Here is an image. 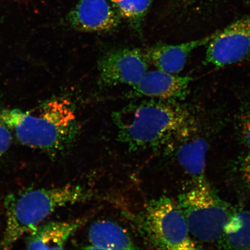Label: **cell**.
Wrapping results in <instances>:
<instances>
[{"label":"cell","mask_w":250,"mask_h":250,"mask_svg":"<svg viewBox=\"0 0 250 250\" xmlns=\"http://www.w3.org/2000/svg\"><path fill=\"white\" fill-rule=\"evenodd\" d=\"M0 118L21 145L51 154L66 148L80 130L73 105L62 98L50 99L32 110L2 109Z\"/></svg>","instance_id":"1"},{"label":"cell","mask_w":250,"mask_h":250,"mask_svg":"<svg viewBox=\"0 0 250 250\" xmlns=\"http://www.w3.org/2000/svg\"><path fill=\"white\" fill-rule=\"evenodd\" d=\"M112 118L118 139L134 151L171 142L191 125L190 112L178 102L155 99L131 103Z\"/></svg>","instance_id":"2"},{"label":"cell","mask_w":250,"mask_h":250,"mask_svg":"<svg viewBox=\"0 0 250 250\" xmlns=\"http://www.w3.org/2000/svg\"><path fill=\"white\" fill-rule=\"evenodd\" d=\"M87 193L79 186L30 188L8 195L4 201L6 225L0 250H8L36 229L53 212L84 201Z\"/></svg>","instance_id":"3"},{"label":"cell","mask_w":250,"mask_h":250,"mask_svg":"<svg viewBox=\"0 0 250 250\" xmlns=\"http://www.w3.org/2000/svg\"><path fill=\"white\" fill-rule=\"evenodd\" d=\"M191 236L204 243L218 242L233 212L207 180L193 184L181 193L177 202Z\"/></svg>","instance_id":"4"},{"label":"cell","mask_w":250,"mask_h":250,"mask_svg":"<svg viewBox=\"0 0 250 250\" xmlns=\"http://www.w3.org/2000/svg\"><path fill=\"white\" fill-rule=\"evenodd\" d=\"M139 227L145 238L156 249H200L190 236L186 218L177 202L167 196L149 202L140 214Z\"/></svg>","instance_id":"5"},{"label":"cell","mask_w":250,"mask_h":250,"mask_svg":"<svg viewBox=\"0 0 250 250\" xmlns=\"http://www.w3.org/2000/svg\"><path fill=\"white\" fill-rule=\"evenodd\" d=\"M149 64L146 52L142 49L111 50L98 62L99 84L103 87L135 86L148 71Z\"/></svg>","instance_id":"6"},{"label":"cell","mask_w":250,"mask_h":250,"mask_svg":"<svg viewBox=\"0 0 250 250\" xmlns=\"http://www.w3.org/2000/svg\"><path fill=\"white\" fill-rule=\"evenodd\" d=\"M206 47V61L224 67L245 60L250 55V14L218 30Z\"/></svg>","instance_id":"7"},{"label":"cell","mask_w":250,"mask_h":250,"mask_svg":"<svg viewBox=\"0 0 250 250\" xmlns=\"http://www.w3.org/2000/svg\"><path fill=\"white\" fill-rule=\"evenodd\" d=\"M120 17L107 0H80L68 14L67 21L80 32L103 33L117 27Z\"/></svg>","instance_id":"8"},{"label":"cell","mask_w":250,"mask_h":250,"mask_svg":"<svg viewBox=\"0 0 250 250\" xmlns=\"http://www.w3.org/2000/svg\"><path fill=\"white\" fill-rule=\"evenodd\" d=\"M193 78L161 70L146 72L142 80L132 87L129 98H148L179 102L186 99Z\"/></svg>","instance_id":"9"},{"label":"cell","mask_w":250,"mask_h":250,"mask_svg":"<svg viewBox=\"0 0 250 250\" xmlns=\"http://www.w3.org/2000/svg\"><path fill=\"white\" fill-rule=\"evenodd\" d=\"M171 142L176 145L174 152L177 163L192 184L206 180V155L208 149L206 140L195 133L190 125Z\"/></svg>","instance_id":"10"},{"label":"cell","mask_w":250,"mask_h":250,"mask_svg":"<svg viewBox=\"0 0 250 250\" xmlns=\"http://www.w3.org/2000/svg\"><path fill=\"white\" fill-rule=\"evenodd\" d=\"M215 35L176 45L157 43L145 51L150 64L166 73L178 74L185 67L188 58L196 49L206 46Z\"/></svg>","instance_id":"11"},{"label":"cell","mask_w":250,"mask_h":250,"mask_svg":"<svg viewBox=\"0 0 250 250\" xmlns=\"http://www.w3.org/2000/svg\"><path fill=\"white\" fill-rule=\"evenodd\" d=\"M85 223V218L53 221L41 224L29 233L26 242L29 250L64 249L71 236Z\"/></svg>","instance_id":"12"},{"label":"cell","mask_w":250,"mask_h":250,"mask_svg":"<svg viewBox=\"0 0 250 250\" xmlns=\"http://www.w3.org/2000/svg\"><path fill=\"white\" fill-rule=\"evenodd\" d=\"M87 249L134 250L137 249L129 233L113 222H96L89 229Z\"/></svg>","instance_id":"13"},{"label":"cell","mask_w":250,"mask_h":250,"mask_svg":"<svg viewBox=\"0 0 250 250\" xmlns=\"http://www.w3.org/2000/svg\"><path fill=\"white\" fill-rule=\"evenodd\" d=\"M219 246L228 250H250V211L233 212Z\"/></svg>","instance_id":"14"},{"label":"cell","mask_w":250,"mask_h":250,"mask_svg":"<svg viewBox=\"0 0 250 250\" xmlns=\"http://www.w3.org/2000/svg\"><path fill=\"white\" fill-rule=\"evenodd\" d=\"M111 1L120 17L126 20L134 30L140 31L152 0H111Z\"/></svg>","instance_id":"15"},{"label":"cell","mask_w":250,"mask_h":250,"mask_svg":"<svg viewBox=\"0 0 250 250\" xmlns=\"http://www.w3.org/2000/svg\"><path fill=\"white\" fill-rule=\"evenodd\" d=\"M238 129L243 143L250 148V101L240 115Z\"/></svg>","instance_id":"16"},{"label":"cell","mask_w":250,"mask_h":250,"mask_svg":"<svg viewBox=\"0 0 250 250\" xmlns=\"http://www.w3.org/2000/svg\"><path fill=\"white\" fill-rule=\"evenodd\" d=\"M12 132L0 118V157L8 151L12 141Z\"/></svg>","instance_id":"17"},{"label":"cell","mask_w":250,"mask_h":250,"mask_svg":"<svg viewBox=\"0 0 250 250\" xmlns=\"http://www.w3.org/2000/svg\"><path fill=\"white\" fill-rule=\"evenodd\" d=\"M239 170L243 183L250 192V152L242 159Z\"/></svg>","instance_id":"18"},{"label":"cell","mask_w":250,"mask_h":250,"mask_svg":"<svg viewBox=\"0 0 250 250\" xmlns=\"http://www.w3.org/2000/svg\"><path fill=\"white\" fill-rule=\"evenodd\" d=\"M189 1L193 2H208L212 1H214V0H189Z\"/></svg>","instance_id":"19"}]
</instances>
